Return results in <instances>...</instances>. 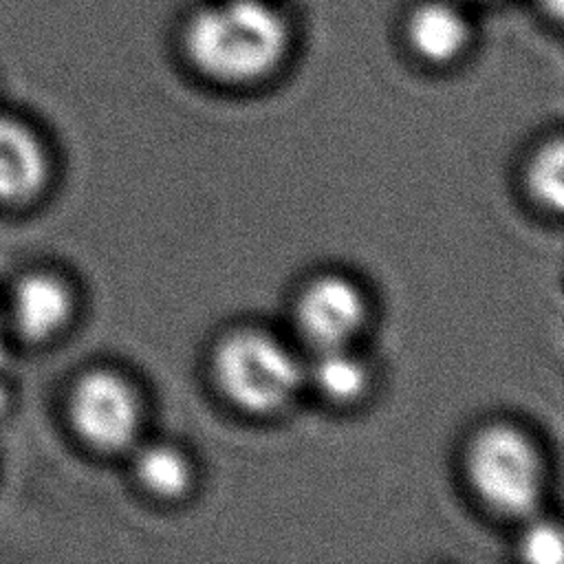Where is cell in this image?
<instances>
[{
	"mask_svg": "<svg viewBox=\"0 0 564 564\" xmlns=\"http://www.w3.org/2000/svg\"><path fill=\"white\" fill-rule=\"evenodd\" d=\"M564 156H562V143L553 141L544 145L531 161L529 167V187L531 194L546 207L560 209L564 198Z\"/></svg>",
	"mask_w": 564,
	"mask_h": 564,
	"instance_id": "8fae6325",
	"label": "cell"
},
{
	"mask_svg": "<svg viewBox=\"0 0 564 564\" xmlns=\"http://www.w3.org/2000/svg\"><path fill=\"white\" fill-rule=\"evenodd\" d=\"M366 313V297L350 278L324 273L302 289L295 326L313 350L348 346L364 326Z\"/></svg>",
	"mask_w": 564,
	"mask_h": 564,
	"instance_id": "5b68a950",
	"label": "cell"
},
{
	"mask_svg": "<svg viewBox=\"0 0 564 564\" xmlns=\"http://www.w3.org/2000/svg\"><path fill=\"white\" fill-rule=\"evenodd\" d=\"M524 560L533 564H560L564 555L562 531L551 522H533L520 542Z\"/></svg>",
	"mask_w": 564,
	"mask_h": 564,
	"instance_id": "7c38bea8",
	"label": "cell"
},
{
	"mask_svg": "<svg viewBox=\"0 0 564 564\" xmlns=\"http://www.w3.org/2000/svg\"><path fill=\"white\" fill-rule=\"evenodd\" d=\"M70 421L86 443L117 452L134 443L141 427V403L123 377L93 370L70 392Z\"/></svg>",
	"mask_w": 564,
	"mask_h": 564,
	"instance_id": "277c9868",
	"label": "cell"
},
{
	"mask_svg": "<svg viewBox=\"0 0 564 564\" xmlns=\"http://www.w3.org/2000/svg\"><path fill=\"white\" fill-rule=\"evenodd\" d=\"M284 13L267 0H216L196 9L183 33L189 62L223 84H249L278 68L289 48Z\"/></svg>",
	"mask_w": 564,
	"mask_h": 564,
	"instance_id": "6da1fadb",
	"label": "cell"
},
{
	"mask_svg": "<svg viewBox=\"0 0 564 564\" xmlns=\"http://www.w3.org/2000/svg\"><path fill=\"white\" fill-rule=\"evenodd\" d=\"M214 379L223 394L253 414L286 408L306 379L302 361L271 333L242 328L214 350Z\"/></svg>",
	"mask_w": 564,
	"mask_h": 564,
	"instance_id": "7a4b0ae2",
	"label": "cell"
},
{
	"mask_svg": "<svg viewBox=\"0 0 564 564\" xmlns=\"http://www.w3.org/2000/svg\"><path fill=\"white\" fill-rule=\"evenodd\" d=\"M465 467L471 487L494 511L531 516L540 507L544 467L533 441L518 427H482L467 445Z\"/></svg>",
	"mask_w": 564,
	"mask_h": 564,
	"instance_id": "3957f363",
	"label": "cell"
},
{
	"mask_svg": "<svg viewBox=\"0 0 564 564\" xmlns=\"http://www.w3.org/2000/svg\"><path fill=\"white\" fill-rule=\"evenodd\" d=\"M134 476L154 496L176 498L192 485L187 456L170 443H148L134 452Z\"/></svg>",
	"mask_w": 564,
	"mask_h": 564,
	"instance_id": "30bf717a",
	"label": "cell"
},
{
	"mask_svg": "<svg viewBox=\"0 0 564 564\" xmlns=\"http://www.w3.org/2000/svg\"><path fill=\"white\" fill-rule=\"evenodd\" d=\"M48 178V159L40 139L22 123L0 119V203L35 196Z\"/></svg>",
	"mask_w": 564,
	"mask_h": 564,
	"instance_id": "52a82bcc",
	"label": "cell"
},
{
	"mask_svg": "<svg viewBox=\"0 0 564 564\" xmlns=\"http://www.w3.org/2000/svg\"><path fill=\"white\" fill-rule=\"evenodd\" d=\"M542 2H544L546 11L551 13V18H560V13H562V0H542Z\"/></svg>",
	"mask_w": 564,
	"mask_h": 564,
	"instance_id": "4fadbf2b",
	"label": "cell"
},
{
	"mask_svg": "<svg viewBox=\"0 0 564 564\" xmlns=\"http://www.w3.org/2000/svg\"><path fill=\"white\" fill-rule=\"evenodd\" d=\"M73 295L64 280L31 273L13 289L11 313L18 330L29 339H48L70 319Z\"/></svg>",
	"mask_w": 564,
	"mask_h": 564,
	"instance_id": "ba28073f",
	"label": "cell"
},
{
	"mask_svg": "<svg viewBox=\"0 0 564 564\" xmlns=\"http://www.w3.org/2000/svg\"><path fill=\"white\" fill-rule=\"evenodd\" d=\"M408 44L430 64H447L463 55L471 29L465 13L447 0H425L416 4L405 24Z\"/></svg>",
	"mask_w": 564,
	"mask_h": 564,
	"instance_id": "8992f818",
	"label": "cell"
},
{
	"mask_svg": "<svg viewBox=\"0 0 564 564\" xmlns=\"http://www.w3.org/2000/svg\"><path fill=\"white\" fill-rule=\"evenodd\" d=\"M306 379L330 401H355L368 388V366L348 346L313 350V359L304 366Z\"/></svg>",
	"mask_w": 564,
	"mask_h": 564,
	"instance_id": "9c48e42d",
	"label": "cell"
},
{
	"mask_svg": "<svg viewBox=\"0 0 564 564\" xmlns=\"http://www.w3.org/2000/svg\"><path fill=\"white\" fill-rule=\"evenodd\" d=\"M4 403H7V394H4V390L0 388V410L4 408Z\"/></svg>",
	"mask_w": 564,
	"mask_h": 564,
	"instance_id": "5bb4252c",
	"label": "cell"
}]
</instances>
